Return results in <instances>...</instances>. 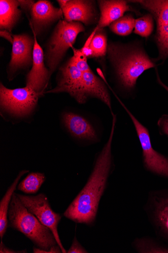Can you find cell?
<instances>
[{
    "mask_svg": "<svg viewBox=\"0 0 168 253\" xmlns=\"http://www.w3.org/2000/svg\"><path fill=\"white\" fill-rule=\"evenodd\" d=\"M41 96L26 86L11 89L0 84V106L3 120L12 125L30 124L34 119Z\"/></svg>",
    "mask_w": 168,
    "mask_h": 253,
    "instance_id": "obj_3",
    "label": "cell"
},
{
    "mask_svg": "<svg viewBox=\"0 0 168 253\" xmlns=\"http://www.w3.org/2000/svg\"><path fill=\"white\" fill-rule=\"evenodd\" d=\"M1 36L7 41L10 42L12 44L13 42V37H12V35L10 32L6 30H1Z\"/></svg>",
    "mask_w": 168,
    "mask_h": 253,
    "instance_id": "obj_28",
    "label": "cell"
},
{
    "mask_svg": "<svg viewBox=\"0 0 168 253\" xmlns=\"http://www.w3.org/2000/svg\"><path fill=\"white\" fill-rule=\"evenodd\" d=\"M67 93L80 104L87 101L83 92V77L81 72L71 58L60 70L56 86L45 91L46 94Z\"/></svg>",
    "mask_w": 168,
    "mask_h": 253,
    "instance_id": "obj_9",
    "label": "cell"
},
{
    "mask_svg": "<svg viewBox=\"0 0 168 253\" xmlns=\"http://www.w3.org/2000/svg\"><path fill=\"white\" fill-rule=\"evenodd\" d=\"M19 3L22 8L31 11L35 3L32 1H19Z\"/></svg>",
    "mask_w": 168,
    "mask_h": 253,
    "instance_id": "obj_27",
    "label": "cell"
},
{
    "mask_svg": "<svg viewBox=\"0 0 168 253\" xmlns=\"http://www.w3.org/2000/svg\"><path fill=\"white\" fill-rule=\"evenodd\" d=\"M157 80H158V81L159 83L160 84H161L168 92V87L162 83V82L161 81V80H160V79L159 77L158 73H157Z\"/></svg>",
    "mask_w": 168,
    "mask_h": 253,
    "instance_id": "obj_29",
    "label": "cell"
},
{
    "mask_svg": "<svg viewBox=\"0 0 168 253\" xmlns=\"http://www.w3.org/2000/svg\"><path fill=\"white\" fill-rule=\"evenodd\" d=\"M151 237H143L135 239L133 246L138 253H168V244Z\"/></svg>",
    "mask_w": 168,
    "mask_h": 253,
    "instance_id": "obj_19",
    "label": "cell"
},
{
    "mask_svg": "<svg viewBox=\"0 0 168 253\" xmlns=\"http://www.w3.org/2000/svg\"><path fill=\"white\" fill-rule=\"evenodd\" d=\"M8 221L10 227L23 234L37 247L34 248V253H62L51 230L27 209L15 193L9 206Z\"/></svg>",
    "mask_w": 168,
    "mask_h": 253,
    "instance_id": "obj_2",
    "label": "cell"
},
{
    "mask_svg": "<svg viewBox=\"0 0 168 253\" xmlns=\"http://www.w3.org/2000/svg\"><path fill=\"white\" fill-rule=\"evenodd\" d=\"M149 11L157 23L156 40L161 58L168 57V1H135Z\"/></svg>",
    "mask_w": 168,
    "mask_h": 253,
    "instance_id": "obj_12",
    "label": "cell"
},
{
    "mask_svg": "<svg viewBox=\"0 0 168 253\" xmlns=\"http://www.w3.org/2000/svg\"><path fill=\"white\" fill-rule=\"evenodd\" d=\"M65 20L68 22H82L85 25L92 24L95 13L91 1L81 0L58 1Z\"/></svg>",
    "mask_w": 168,
    "mask_h": 253,
    "instance_id": "obj_14",
    "label": "cell"
},
{
    "mask_svg": "<svg viewBox=\"0 0 168 253\" xmlns=\"http://www.w3.org/2000/svg\"><path fill=\"white\" fill-rule=\"evenodd\" d=\"M85 31L79 22L61 20L52 35L46 55V64L51 76L67 50L74 44L78 34Z\"/></svg>",
    "mask_w": 168,
    "mask_h": 253,
    "instance_id": "obj_4",
    "label": "cell"
},
{
    "mask_svg": "<svg viewBox=\"0 0 168 253\" xmlns=\"http://www.w3.org/2000/svg\"><path fill=\"white\" fill-rule=\"evenodd\" d=\"M155 64L142 51H134L119 60L116 72L120 81L126 88L134 87L138 78Z\"/></svg>",
    "mask_w": 168,
    "mask_h": 253,
    "instance_id": "obj_10",
    "label": "cell"
},
{
    "mask_svg": "<svg viewBox=\"0 0 168 253\" xmlns=\"http://www.w3.org/2000/svg\"><path fill=\"white\" fill-rule=\"evenodd\" d=\"M112 117L109 139L97 156L85 186L64 213L65 217L77 223L92 225L97 219L100 202L113 169L112 144L116 116L113 114Z\"/></svg>",
    "mask_w": 168,
    "mask_h": 253,
    "instance_id": "obj_1",
    "label": "cell"
},
{
    "mask_svg": "<svg viewBox=\"0 0 168 253\" xmlns=\"http://www.w3.org/2000/svg\"><path fill=\"white\" fill-rule=\"evenodd\" d=\"M16 195L27 209L42 224L51 230L62 253H67L62 245L58 230V225L62 216L60 214L53 211L46 195L42 193L36 196H27L17 193Z\"/></svg>",
    "mask_w": 168,
    "mask_h": 253,
    "instance_id": "obj_7",
    "label": "cell"
},
{
    "mask_svg": "<svg viewBox=\"0 0 168 253\" xmlns=\"http://www.w3.org/2000/svg\"><path fill=\"white\" fill-rule=\"evenodd\" d=\"M154 21L150 14L143 16L135 21L134 33L142 37H148L153 31Z\"/></svg>",
    "mask_w": 168,
    "mask_h": 253,
    "instance_id": "obj_23",
    "label": "cell"
},
{
    "mask_svg": "<svg viewBox=\"0 0 168 253\" xmlns=\"http://www.w3.org/2000/svg\"><path fill=\"white\" fill-rule=\"evenodd\" d=\"M19 1L1 0L0 1V27L1 30L11 32L21 11Z\"/></svg>",
    "mask_w": 168,
    "mask_h": 253,
    "instance_id": "obj_18",
    "label": "cell"
},
{
    "mask_svg": "<svg viewBox=\"0 0 168 253\" xmlns=\"http://www.w3.org/2000/svg\"><path fill=\"white\" fill-rule=\"evenodd\" d=\"M144 210L157 238L168 244V189L150 191Z\"/></svg>",
    "mask_w": 168,
    "mask_h": 253,
    "instance_id": "obj_5",
    "label": "cell"
},
{
    "mask_svg": "<svg viewBox=\"0 0 168 253\" xmlns=\"http://www.w3.org/2000/svg\"><path fill=\"white\" fill-rule=\"evenodd\" d=\"M63 130L73 141L92 144L100 140L98 130L88 119L71 111H65L60 118Z\"/></svg>",
    "mask_w": 168,
    "mask_h": 253,
    "instance_id": "obj_8",
    "label": "cell"
},
{
    "mask_svg": "<svg viewBox=\"0 0 168 253\" xmlns=\"http://www.w3.org/2000/svg\"><path fill=\"white\" fill-rule=\"evenodd\" d=\"M115 96L126 109L134 125L142 150L144 165L150 171L168 178V158L154 149L147 128L142 126L118 97Z\"/></svg>",
    "mask_w": 168,
    "mask_h": 253,
    "instance_id": "obj_6",
    "label": "cell"
},
{
    "mask_svg": "<svg viewBox=\"0 0 168 253\" xmlns=\"http://www.w3.org/2000/svg\"><path fill=\"white\" fill-rule=\"evenodd\" d=\"M160 126L161 127L163 132L168 136V117H163L161 119L159 122Z\"/></svg>",
    "mask_w": 168,
    "mask_h": 253,
    "instance_id": "obj_26",
    "label": "cell"
},
{
    "mask_svg": "<svg viewBox=\"0 0 168 253\" xmlns=\"http://www.w3.org/2000/svg\"><path fill=\"white\" fill-rule=\"evenodd\" d=\"M0 253H27L26 251H16L13 250L9 248L6 247L3 243V241H1V244H0Z\"/></svg>",
    "mask_w": 168,
    "mask_h": 253,
    "instance_id": "obj_25",
    "label": "cell"
},
{
    "mask_svg": "<svg viewBox=\"0 0 168 253\" xmlns=\"http://www.w3.org/2000/svg\"><path fill=\"white\" fill-rule=\"evenodd\" d=\"M45 180L44 173L31 172L18 183L17 189L27 194H35L39 190Z\"/></svg>",
    "mask_w": 168,
    "mask_h": 253,
    "instance_id": "obj_20",
    "label": "cell"
},
{
    "mask_svg": "<svg viewBox=\"0 0 168 253\" xmlns=\"http://www.w3.org/2000/svg\"><path fill=\"white\" fill-rule=\"evenodd\" d=\"M67 253H87L88 251L80 244L77 237H75L73 243L67 251Z\"/></svg>",
    "mask_w": 168,
    "mask_h": 253,
    "instance_id": "obj_24",
    "label": "cell"
},
{
    "mask_svg": "<svg viewBox=\"0 0 168 253\" xmlns=\"http://www.w3.org/2000/svg\"><path fill=\"white\" fill-rule=\"evenodd\" d=\"M101 15L98 27L94 33L110 26L113 22L122 18L124 13L131 10L125 1H100Z\"/></svg>",
    "mask_w": 168,
    "mask_h": 253,
    "instance_id": "obj_16",
    "label": "cell"
},
{
    "mask_svg": "<svg viewBox=\"0 0 168 253\" xmlns=\"http://www.w3.org/2000/svg\"><path fill=\"white\" fill-rule=\"evenodd\" d=\"M29 170H23L19 172L12 185L6 191L0 202V237L2 240L9 225L8 212L10 204L14 193L22 177L29 172Z\"/></svg>",
    "mask_w": 168,
    "mask_h": 253,
    "instance_id": "obj_17",
    "label": "cell"
},
{
    "mask_svg": "<svg viewBox=\"0 0 168 253\" xmlns=\"http://www.w3.org/2000/svg\"><path fill=\"white\" fill-rule=\"evenodd\" d=\"M32 25L36 35L52 22L60 19L63 13L61 8L54 7L47 1L34 3L31 10Z\"/></svg>",
    "mask_w": 168,
    "mask_h": 253,
    "instance_id": "obj_15",
    "label": "cell"
},
{
    "mask_svg": "<svg viewBox=\"0 0 168 253\" xmlns=\"http://www.w3.org/2000/svg\"><path fill=\"white\" fill-rule=\"evenodd\" d=\"M93 52V57L104 56L107 49V39L105 35L101 33L93 32L86 41Z\"/></svg>",
    "mask_w": 168,
    "mask_h": 253,
    "instance_id": "obj_21",
    "label": "cell"
},
{
    "mask_svg": "<svg viewBox=\"0 0 168 253\" xmlns=\"http://www.w3.org/2000/svg\"><path fill=\"white\" fill-rule=\"evenodd\" d=\"M11 59L7 71L8 79L12 81L29 67L33 60L34 39L27 35H13Z\"/></svg>",
    "mask_w": 168,
    "mask_h": 253,
    "instance_id": "obj_11",
    "label": "cell"
},
{
    "mask_svg": "<svg viewBox=\"0 0 168 253\" xmlns=\"http://www.w3.org/2000/svg\"><path fill=\"white\" fill-rule=\"evenodd\" d=\"M34 35L33 66L27 77L26 86L42 96L44 94L45 89L52 76L49 69L45 66L43 50L37 42L34 33Z\"/></svg>",
    "mask_w": 168,
    "mask_h": 253,
    "instance_id": "obj_13",
    "label": "cell"
},
{
    "mask_svg": "<svg viewBox=\"0 0 168 253\" xmlns=\"http://www.w3.org/2000/svg\"><path fill=\"white\" fill-rule=\"evenodd\" d=\"M135 20L131 15L122 17L113 22L110 29L114 33L122 36L130 35L134 29Z\"/></svg>",
    "mask_w": 168,
    "mask_h": 253,
    "instance_id": "obj_22",
    "label": "cell"
}]
</instances>
